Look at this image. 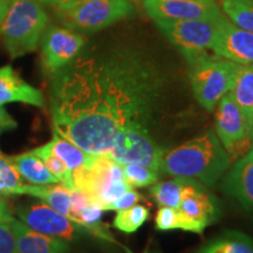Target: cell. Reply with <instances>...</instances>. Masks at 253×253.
I'll return each mask as SVG.
<instances>
[{
	"instance_id": "obj_16",
	"label": "cell",
	"mask_w": 253,
	"mask_h": 253,
	"mask_svg": "<svg viewBox=\"0 0 253 253\" xmlns=\"http://www.w3.org/2000/svg\"><path fill=\"white\" fill-rule=\"evenodd\" d=\"M11 226L17 253H69L68 240L38 232L17 218L11 221Z\"/></svg>"
},
{
	"instance_id": "obj_6",
	"label": "cell",
	"mask_w": 253,
	"mask_h": 253,
	"mask_svg": "<svg viewBox=\"0 0 253 253\" xmlns=\"http://www.w3.org/2000/svg\"><path fill=\"white\" fill-rule=\"evenodd\" d=\"M74 189L81 190L106 211V208L128 190L122 166L107 155H95L94 160L72 172Z\"/></svg>"
},
{
	"instance_id": "obj_19",
	"label": "cell",
	"mask_w": 253,
	"mask_h": 253,
	"mask_svg": "<svg viewBox=\"0 0 253 253\" xmlns=\"http://www.w3.org/2000/svg\"><path fill=\"white\" fill-rule=\"evenodd\" d=\"M231 96L244 114L250 129L253 125V63L239 65L237 69Z\"/></svg>"
},
{
	"instance_id": "obj_9",
	"label": "cell",
	"mask_w": 253,
	"mask_h": 253,
	"mask_svg": "<svg viewBox=\"0 0 253 253\" xmlns=\"http://www.w3.org/2000/svg\"><path fill=\"white\" fill-rule=\"evenodd\" d=\"M169 148L161 143L157 136L147 131H126L113 142L107 156L122 164L137 163L160 172L163 154Z\"/></svg>"
},
{
	"instance_id": "obj_3",
	"label": "cell",
	"mask_w": 253,
	"mask_h": 253,
	"mask_svg": "<svg viewBox=\"0 0 253 253\" xmlns=\"http://www.w3.org/2000/svg\"><path fill=\"white\" fill-rule=\"evenodd\" d=\"M47 24L48 14L39 0H11L0 25V37L11 58L34 52Z\"/></svg>"
},
{
	"instance_id": "obj_5",
	"label": "cell",
	"mask_w": 253,
	"mask_h": 253,
	"mask_svg": "<svg viewBox=\"0 0 253 253\" xmlns=\"http://www.w3.org/2000/svg\"><path fill=\"white\" fill-rule=\"evenodd\" d=\"M130 0H81L72 5L55 7V18L69 30L94 33L134 13Z\"/></svg>"
},
{
	"instance_id": "obj_32",
	"label": "cell",
	"mask_w": 253,
	"mask_h": 253,
	"mask_svg": "<svg viewBox=\"0 0 253 253\" xmlns=\"http://www.w3.org/2000/svg\"><path fill=\"white\" fill-rule=\"evenodd\" d=\"M18 126V122L9 115V113L4 108V106H0V135L5 130H12Z\"/></svg>"
},
{
	"instance_id": "obj_27",
	"label": "cell",
	"mask_w": 253,
	"mask_h": 253,
	"mask_svg": "<svg viewBox=\"0 0 253 253\" xmlns=\"http://www.w3.org/2000/svg\"><path fill=\"white\" fill-rule=\"evenodd\" d=\"M122 170L126 183L131 188L151 186L156 182H158V178H160V172L145 166H142V164H122Z\"/></svg>"
},
{
	"instance_id": "obj_12",
	"label": "cell",
	"mask_w": 253,
	"mask_h": 253,
	"mask_svg": "<svg viewBox=\"0 0 253 253\" xmlns=\"http://www.w3.org/2000/svg\"><path fill=\"white\" fill-rule=\"evenodd\" d=\"M145 12L153 20H188L223 17L216 1L201 0H143Z\"/></svg>"
},
{
	"instance_id": "obj_34",
	"label": "cell",
	"mask_w": 253,
	"mask_h": 253,
	"mask_svg": "<svg viewBox=\"0 0 253 253\" xmlns=\"http://www.w3.org/2000/svg\"><path fill=\"white\" fill-rule=\"evenodd\" d=\"M42 5L46 6H52L53 8L55 7H61V6H67L72 5L74 2L81 1V0H39Z\"/></svg>"
},
{
	"instance_id": "obj_23",
	"label": "cell",
	"mask_w": 253,
	"mask_h": 253,
	"mask_svg": "<svg viewBox=\"0 0 253 253\" xmlns=\"http://www.w3.org/2000/svg\"><path fill=\"white\" fill-rule=\"evenodd\" d=\"M194 179L173 177L172 179L156 182L150 186V194L158 207L178 209L182 202L183 194L190 183Z\"/></svg>"
},
{
	"instance_id": "obj_18",
	"label": "cell",
	"mask_w": 253,
	"mask_h": 253,
	"mask_svg": "<svg viewBox=\"0 0 253 253\" xmlns=\"http://www.w3.org/2000/svg\"><path fill=\"white\" fill-rule=\"evenodd\" d=\"M17 195H27L38 198L63 216L69 218L72 209V189L61 184L34 185L24 183L18 190Z\"/></svg>"
},
{
	"instance_id": "obj_25",
	"label": "cell",
	"mask_w": 253,
	"mask_h": 253,
	"mask_svg": "<svg viewBox=\"0 0 253 253\" xmlns=\"http://www.w3.org/2000/svg\"><path fill=\"white\" fill-rule=\"evenodd\" d=\"M33 153L41 158V161L45 164L47 169L49 170V172L58 179L59 184L66 186L68 189H74L71 169L53 153L48 142L46 144L41 145V147L33 149Z\"/></svg>"
},
{
	"instance_id": "obj_1",
	"label": "cell",
	"mask_w": 253,
	"mask_h": 253,
	"mask_svg": "<svg viewBox=\"0 0 253 253\" xmlns=\"http://www.w3.org/2000/svg\"><path fill=\"white\" fill-rule=\"evenodd\" d=\"M168 84L162 66L138 47L80 53L50 78L53 131L93 155H107L122 132L157 136Z\"/></svg>"
},
{
	"instance_id": "obj_36",
	"label": "cell",
	"mask_w": 253,
	"mask_h": 253,
	"mask_svg": "<svg viewBox=\"0 0 253 253\" xmlns=\"http://www.w3.org/2000/svg\"><path fill=\"white\" fill-rule=\"evenodd\" d=\"M251 147L253 148V125H252V129H251Z\"/></svg>"
},
{
	"instance_id": "obj_10",
	"label": "cell",
	"mask_w": 253,
	"mask_h": 253,
	"mask_svg": "<svg viewBox=\"0 0 253 253\" xmlns=\"http://www.w3.org/2000/svg\"><path fill=\"white\" fill-rule=\"evenodd\" d=\"M41 66L49 79L80 55L86 40L79 32L52 25L40 39Z\"/></svg>"
},
{
	"instance_id": "obj_29",
	"label": "cell",
	"mask_w": 253,
	"mask_h": 253,
	"mask_svg": "<svg viewBox=\"0 0 253 253\" xmlns=\"http://www.w3.org/2000/svg\"><path fill=\"white\" fill-rule=\"evenodd\" d=\"M0 182L5 185L7 196L18 194V190L24 184L23 177L20 176L11 157L0 153Z\"/></svg>"
},
{
	"instance_id": "obj_13",
	"label": "cell",
	"mask_w": 253,
	"mask_h": 253,
	"mask_svg": "<svg viewBox=\"0 0 253 253\" xmlns=\"http://www.w3.org/2000/svg\"><path fill=\"white\" fill-rule=\"evenodd\" d=\"M205 185L192 181L186 186L182 202L177 210L188 221L191 232L203 233V231L218 219L219 208L214 196L205 190Z\"/></svg>"
},
{
	"instance_id": "obj_14",
	"label": "cell",
	"mask_w": 253,
	"mask_h": 253,
	"mask_svg": "<svg viewBox=\"0 0 253 253\" xmlns=\"http://www.w3.org/2000/svg\"><path fill=\"white\" fill-rule=\"evenodd\" d=\"M212 53L239 65L253 63V32L233 25L223 15L217 25Z\"/></svg>"
},
{
	"instance_id": "obj_8",
	"label": "cell",
	"mask_w": 253,
	"mask_h": 253,
	"mask_svg": "<svg viewBox=\"0 0 253 253\" xmlns=\"http://www.w3.org/2000/svg\"><path fill=\"white\" fill-rule=\"evenodd\" d=\"M214 132L231 160L243 156L251 147V129L230 93L224 95L218 102Z\"/></svg>"
},
{
	"instance_id": "obj_11",
	"label": "cell",
	"mask_w": 253,
	"mask_h": 253,
	"mask_svg": "<svg viewBox=\"0 0 253 253\" xmlns=\"http://www.w3.org/2000/svg\"><path fill=\"white\" fill-rule=\"evenodd\" d=\"M13 212L18 219L27 226L38 232L56 238L72 242L79 239L81 236L89 235L84 227L42 202L20 204L14 209Z\"/></svg>"
},
{
	"instance_id": "obj_38",
	"label": "cell",
	"mask_w": 253,
	"mask_h": 253,
	"mask_svg": "<svg viewBox=\"0 0 253 253\" xmlns=\"http://www.w3.org/2000/svg\"><path fill=\"white\" fill-rule=\"evenodd\" d=\"M249 154H250V155H251V156L253 157V148H252V149H251V150H250V151H249Z\"/></svg>"
},
{
	"instance_id": "obj_7",
	"label": "cell",
	"mask_w": 253,
	"mask_h": 253,
	"mask_svg": "<svg viewBox=\"0 0 253 253\" xmlns=\"http://www.w3.org/2000/svg\"><path fill=\"white\" fill-rule=\"evenodd\" d=\"M219 19L155 20V24L185 60H189L196 55L212 52L211 49Z\"/></svg>"
},
{
	"instance_id": "obj_4",
	"label": "cell",
	"mask_w": 253,
	"mask_h": 253,
	"mask_svg": "<svg viewBox=\"0 0 253 253\" xmlns=\"http://www.w3.org/2000/svg\"><path fill=\"white\" fill-rule=\"evenodd\" d=\"M192 93L207 112H213L224 95L230 93L239 63L219 58L212 52L186 60Z\"/></svg>"
},
{
	"instance_id": "obj_21",
	"label": "cell",
	"mask_w": 253,
	"mask_h": 253,
	"mask_svg": "<svg viewBox=\"0 0 253 253\" xmlns=\"http://www.w3.org/2000/svg\"><path fill=\"white\" fill-rule=\"evenodd\" d=\"M195 253H253V239L239 231H225L199 246Z\"/></svg>"
},
{
	"instance_id": "obj_33",
	"label": "cell",
	"mask_w": 253,
	"mask_h": 253,
	"mask_svg": "<svg viewBox=\"0 0 253 253\" xmlns=\"http://www.w3.org/2000/svg\"><path fill=\"white\" fill-rule=\"evenodd\" d=\"M15 218L13 210L9 207L8 201L6 196L0 195V224L1 223H11Z\"/></svg>"
},
{
	"instance_id": "obj_24",
	"label": "cell",
	"mask_w": 253,
	"mask_h": 253,
	"mask_svg": "<svg viewBox=\"0 0 253 253\" xmlns=\"http://www.w3.org/2000/svg\"><path fill=\"white\" fill-rule=\"evenodd\" d=\"M219 8L233 25L253 32V0H220Z\"/></svg>"
},
{
	"instance_id": "obj_31",
	"label": "cell",
	"mask_w": 253,
	"mask_h": 253,
	"mask_svg": "<svg viewBox=\"0 0 253 253\" xmlns=\"http://www.w3.org/2000/svg\"><path fill=\"white\" fill-rule=\"evenodd\" d=\"M0 253H17V245L11 223L0 224Z\"/></svg>"
},
{
	"instance_id": "obj_26",
	"label": "cell",
	"mask_w": 253,
	"mask_h": 253,
	"mask_svg": "<svg viewBox=\"0 0 253 253\" xmlns=\"http://www.w3.org/2000/svg\"><path fill=\"white\" fill-rule=\"evenodd\" d=\"M150 216L149 209L144 205H134V207L118 211L114 218L113 225L121 232L134 233L143 225Z\"/></svg>"
},
{
	"instance_id": "obj_2",
	"label": "cell",
	"mask_w": 253,
	"mask_h": 253,
	"mask_svg": "<svg viewBox=\"0 0 253 253\" xmlns=\"http://www.w3.org/2000/svg\"><path fill=\"white\" fill-rule=\"evenodd\" d=\"M231 161L216 132L209 129L184 143L167 149L161 160L160 172L212 186L225 175Z\"/></svg>"
},
{
	"instance_id": "obj_30",
	"label": "cell",
	"mask_w": 253,
	"mask_h": 253,
	"mask_svg": "<svg viewBox=\"0 0 253 253\" xmlns=\"http://www.w3.org/2000/svg\"><path fill=\"white\" fill-rule=\"evenodd\" d=\"M142 201V196L140 192H137L134 189L128 190V191L125 192L122 196H120L118 199L110 203L108 207L106 208V211H121L125 210V209L131 208L138 203V202Z\"/></svg>"
},
{
	"instance_id": "obj_39",
	"label": "cell",
	"mask_w": 253,
	"mask_h": 253,
	"mask_svg": "<svg viewBox=\"0 0 253 253\" xmlns=\"http://www.w3.org/2000/svg\"><path fill=\"white\" fill-rule=\"evenodd\" d=\"M201 1H216V0H201Z\"/></svg>"
},
{
	"instance_id": "obj_20",
	"label": "cell",
	"mask_w": 253,
	"mask_h": 253,
	"mask_svg": "<svg viewBox=\"0 0 253 253\" xmlns=\"http://www.w3.org/2000/svg\"><path fill=\"white\" fill-rule=\"evenodd\" d=\"M11 160L20 176L28 184L48 185L59 183L58 179L49 172L41 158L33 153V150L15 155L11 157Z\"/></svg>"
},
{
	"instance_id": "obj_15",
	"label": "cell",
	"mask_w": 253,
	"mask_h": 253,
	"mask_svg": "<svg viewBox=\"0 0 253 253\" xmlns=\"http://www.w3.org/2000/svg\"><path fill=\"white\" fill-rule=\"evenodd\" d=\"M20 102L37 108H45L42 91L33 87L15 72L12 66L0 67V106Z\"/></svg>"
},
{
	"instance_id": "obj_35",
	"label": "cell",
	"mask_w": 253,
	"mask_h": 253,
	"mask_svg": "<svg viewBox=\"0 0 253 253\" xmlns=\"http://www.w3.org/2000/svg\"><path fill=\"white\" fill-rule=\"evenodd\" d=\"M9 2H11V0H0V25L4 21L6 14H7Z\"/></svg>"
},
{
	"instance_id": "obj_28",
	"label": "cell",
	"mask_w": 253,
	"mask_h": 253,
	"mask_svg": "<svg viewBox=\"0 0 253 253\" xmlns=\"http://www.w3.org/2000/svg\"><path fill=\"white\" fill-rule=\"evenodd\" d=\"M156 229L160 231L183 230L191 232L189 223L184 219L177 209L161 207L158 209L156 217H155Z\"/></svg>"
},
{
	"instance_id": "obj_17",
	"label": "cell",
	"mask_w": 253,
	"mask_h": 253,
	"mask_svg": "<svg viewBox=\"0 0 253 253\" xmlns=\"http://www.w3.org/2000/svg\"><path fill=\"white\" fill-rule=\"evenodd\" d=\"M221 189L236 198L246 210L253 212V157L243 155L224 177Z\"/></svg>"
},
{
	"instance_id": "obj_22",
	"label": "cell",
	"mask_w": 253,
	"mask_h": 253,
	"mask_svg": "<svg viewBox=\"0 0 253 253\" xmlns=\"http://www.w3.org/2000/svg\"><path fill=\"white\" fill-rule=\"evenodd\" d=\"M48 144L53 153L71 169L72 172L82 167L88 166L95 157V155L86 153L77 144L60 136L55 131H53L52 140L48 142Z\"/></svg>"
},
{
	"instance_id": "obj_37",
	"label": "cell",
	"mask_w": 253,
	"mask_h": 253,
	"mask_svg": "<svg viewBox=\"0 0 253 253\" xmlns=\"http://www.w3.org/2000/svg\"><path fill=\"white\" fill-rule=\"evenodd\" d=\"M123 249H125V251H126V253H135V252H132V251H130V250H129L128 248H126V246H123Z\"/></svg>"
}]
</instances>
